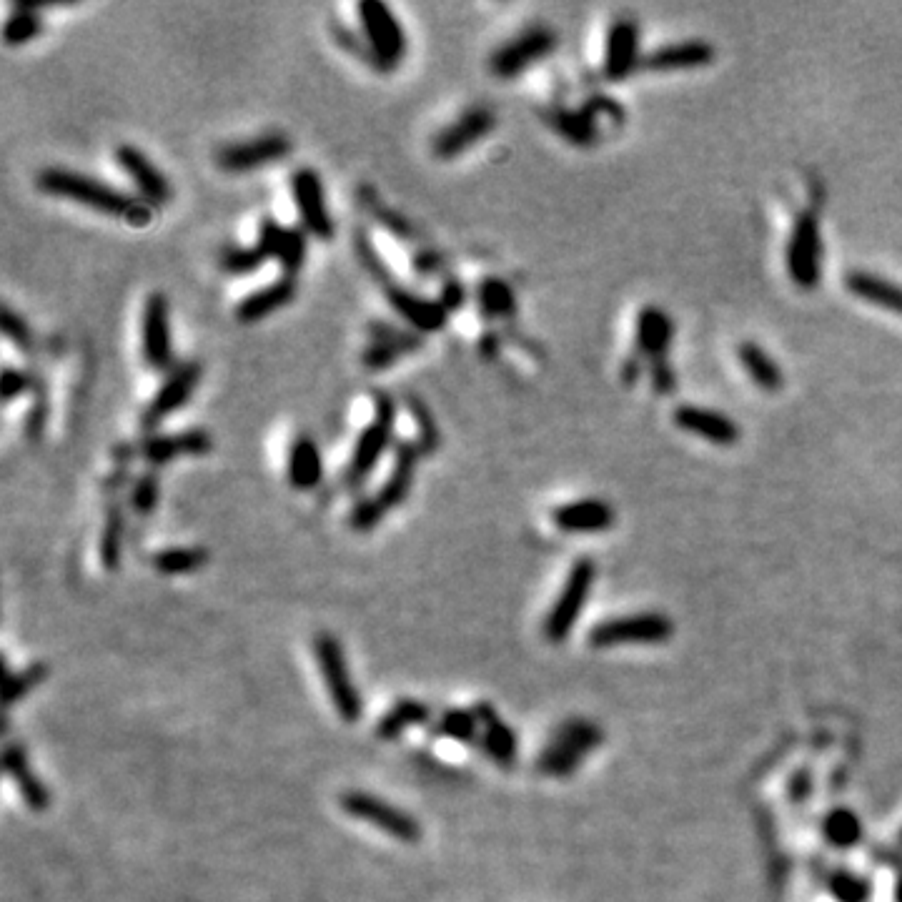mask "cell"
Here are the masks:
<instances>
[{
    "instance_id": "277c9868",
    "label": "cell",
    "mask_w": 902,
    "mask_h": 902,
    "mask_svg": "<svg viewBox=\"0 0 902 902\" xmlns=\"http://www.w3.org/2000/svg\"><path fill=\"white\" fill-rule=\"evenodd\" d=\"M361 31H364V48L369 51L371 63L379 71H394L406 58V31L396 13L381 0H364L359 3Z\"/></svg>"
},
{
    "instance_id": "d590c367",
    "label": "cell",
    "mask_w": 902,
    "mask_h": 902,
    "mask_svg": "<svg viewBox=\"0 0 902 902\" xmlns=\"http://www.w3.org/2000/svg\"><path fill=\"white\" fill-rule=\"evenodd\" d=\"M123 539H126V517H123L121 507H111L106 514V524H103L101 544H98V557H101V567L106 572L121 569Z\"/></svg>"
},
{
    "instance_id": "c3c4849f",
    "label": "cell",
    "mask_w": 902,
    "mask_h": 902,
    "mask_svg": "<svg viewBox=\"0 0 902 902\" xmlns=\"http://www.w3.org/2000/svg\"><path fill=\"white\" fill-rule=\"evenodd\" d=\"M832 890H835V895L840 897L842 902H862L865 900V892H867L865 885H862L857 877H850V875L835 877V882H832Z\"/></svg>"
},
{
    "instance_id": "7402d4cb",
    "label": "cell",
    "mask_w": 902,
    "mask_h": 902,
    "mask_svg": "<svg viewBox=\"0 0 902 902\" xmlns=\"http://www.w3.org/2000/svg\"><path fill=\"white\" fill-rule=\"evenodd\" d=\"M3 770L13 780L16 790L21 792L28 810L46 812L51 807V790L36 775L31 760H28V750L21 742H8L6 745V750H3Z\"/></svg>"
},
{
    "instance_id": "f6af8a7d",
    "label": "cell",
    "mask_w": 902,
    "mask_h": 902,
    "mask_svg": "<svg viewBox=\"0 0 902 902\" xmlns=\"http://www.w3.org/2000/svg\"><path fill=\"white\" fill-rule=\"evenodd\" d=\"M0 329H3V336L11 341L13 346L18 349L28 351L33 346V331L28 326V321L23 319L21 314L11 309V306H3V316H0Z\"/></svg>"
},
{
    "instance_id": "836d02e7",
    "label": "cell",
    "mask_w": 902,
    "mask_h": 902,
    "mask_svg": "<svg viewBox=\"0 0 902 902\" xmlns=\"http://www.w3.org/2000/svg\"><path fill=\"white\" fill-rule=\"evenodd\" d=\"M740 356V364L745 366V371L750 374V379L755 381V386H760L762 391H780L785 384V376H782L780 366L775 364L770 354H767L762 346L745 341V344L737 349Z\"/></svg>"
},
{
    "instance_id": "5b68a950",
    "label": "cell",
    "mask_w": 902,
    "mask_h": 902,
    "mask_svg": "<svg viewBox=\"0 0 902 902\" xmlns=\"http://www.w3.org/2000/svg\"><path fill=\"white\" fill-rule=\"evenodd\" d=\"M341 810L346 812L354 820L366 822L374 830L384 832V835L394 837V840L406 842V845H414L421 840L424 830H421V822L416 820L411 812L401 810V807L391 805L389 800L379 795H371L364 790H349L339 797Z\"/></svg>"
},
{
    "instance_id": "9c48e42d",
    "label": "cell",
    "mask_w": 902,
    "mask_h": 902,
    "mask_svg": "<svg viewBox=\"0 0 902 902\" xmlns=\"http://www.w3.org/2000/svg\"><path fill=\"white\" fill-rule=\"evenodd\" d=\"M554 46H557V36H554L552 28L532 26L492 53L489 71L497 78H504V81L517 78L519 73L529 71L534 63L547 58L554 51Z\"/></svg>"
},
{
    "instance_id": "44dd1931",
    "label": "cell",
    "mask_w": 902,
    "mask_h": 902,
    "mask_svg": "<svg viewBox=\"0 0 902 902\" xmlns=\"http://www.w3.org/2000/svg\"><path fill=\"white\" fill-rule=\"evenodd\" d=\"M472 712L477 715L479 727H482L479 750H482L484 755L494 762V765L509 770V767L517 762V752H519L517 735H514V730L507 725V722H504V717L499 715L497 707H494L492 702H487V700L477 702V705L472 707Z\"/></svg>"
},
{
    "instance_id": "30bf717a",
    "label": "cell",
    "mask_w": 902,
    "mask_h": 902,
    "mask_svg": "<svg viewBox=\"0 0 902 902\" xmlns=\"http://www.w3.org/2000/svg\"><path fill=\"white\" fill-rule=\"evenodd\" d=\"M822 236L820 223L812 213H802L787 244V271L797 289L812 291L822 274Z\"/></svg>"
},
{
    "instance_id": "b9f144b4",
    "label": "cell",
    "mask_w": 902,
    "mask_h": 902,
    "mask_svg": "<svg viewBox=\"0 0 902 902\" xmlns=\"http://www.w3.org/2000/svg\"><path fill=\"white\" fill-rule=\"evenodd\" d=\"M825 835H827V840L837 847L855 845L862 835L860 820H857V817L847 810L832 812L825 822Z\"/></svg>"
},
{
    "instance_id": "ee69618b",
    "label": "cell",
    "mask_w": 902,
    "mask_h": 902,
    "mask_svg": "<svg viewBox=\"0 0 902 902\" xmlns=\"http://www.w3.org/2000/svg\"><path fill=\"white\" fill-rule=\"evenodd\" d=\"M158 497H161V484H158L156 474H143L133 482L131 489V509L141 517L151 514L158 507Z\"/></svg>"
},
{
    "instance_id": "f1b7e54d",
    "label": "cell",
    "mask_w": 902,
    "mask_h": 902,
    "mask_svg": "<svg viewBox=\"0 0 902 902\" xmlns=\"http://www.w3.org/2000/svg\"><path fill=\"white\" fill-rule=\"evenodd\" d=\"M431 722H434V712L426 702L414 700V697H401L376 720L374 735L379 740L391 742L404 732L414 730V727H429Z\"/></svg>"
},
{
    "instance_id": "5bb4252c",
    "label": "cell",
    "mask_w": 902,
    "mask_h": 902,
    "mask_svg": "<svg viewBox=\"0 0 902 902\" xmlns=\"http://www.w3.org/2000/svg\"><path fill=\"white\" fill-rule=\"evenodd\" d=\"M141 351L143 361L153 371H166L173 364L171 306L163 294H151L141 311Z\"/></svg>"
},
{
    "instance_id": "d4e9b609",
    "label": "cell",
    "mask_w": 902,
    "mask_h": 902,
    "mask_svg": "<svg viewBox=\"0 0 902 902\" xmlns=\"http://www.w3.org/2000/svg\"><path fill=\"white\" fill-rule=\"evenodd\" d=\"M639 63V28L629 18H619L607 36L604 51V76L609 81H622Z\"/></svg>"
},
{
    "instance_id": "4fadbf2b",
    "label": "cell",
    "mask_w": 902,
    "mask_h": 902,
    "mask_svg": "<svg viewBox=\"0 0 902 902\" xmlns=\"http://www.w3.org/2000/svg\"><path fill=\"white\" fill-rule=\"evenodd\" d=\"M672 634V624L662 614H632V617L609 619L589 632L592 647H619V644H657Z\"/></svg>"
},
{
    "instance_id": "484cf974",
    "label": "cell",
    "mask_w": 902,
    "mask_h": 902,
    "mask_svg": "<svg viewBox=\"0 0 902 902\" xmlns=\"http://www.w3.org/2000/svg\"><path fill=\"white\" fill-rule=\"evenodd\" d=\"M552 522L557 529L572 534L604 532L614 524V509L602 499H579L554 509Z\"/></svg>"
},
{
    "instance_id": "6da1fadb",
    "label": "cell",
    "mask_w": 902,
    "mask_h": 902,
    "mask_svg": "<svg viewBox=\"0 0 902 902\" xmlns=\"http://www.w3.org/2000/svg\"><path fill=\"white\" fill-rule=\"evenodd\" d=\"M38 188L48 196L66 198V201L91 208L103 216L118 218L131 226H148L153 221V206L141 196H133L111 183L98 181L88 173L71 171V168H43L38 173Z\"/></svg>"
},
{
    "instance_id": "f35d334b",
    "label": "cell",
    "mask_w": 902,
    "mask_h": 902,
    "mask_svg": "<svg viewBox=\"0 0 902 902\" xmlns=\"http://www.w3.org/2000/svg\"><path fill=\"white\" fill-rule=\"evenodd\" d=\"M43 31V18L38 16V6H16L11 18L3 26V38L8 46H26Z\"/></svg>"
},
{
    "instance_id": "1f68e13d",
    "label": "cell",
    "mask_w": 902,
    "mask_h": 902,
    "mask_svg": "<svg viewBox=\"0 0 902 902\" xmlns=\"http://www.w3.org/2000/svg\"><path fill=\"white\" fill-rule=\"evenodd\" d=\"M429 737L431 740H451L457 745H477L479 737H482V727H479L477 715L472 710H462V707H446L439 717L429 725Z\"/></svg>"
},
{
    "instance_id": "d6986e66",
    "label": "cell",
    "mask_w": 902,
    "mask_h": 902,
    "mask_svg": "<svg viewBox=\"0 0 902 902\" xmlns=\"http://www.w3.org/2000/svg\"><path fill=\"white\" fill-rule=\"evenodd\" d=\"M386 301L396 311V316L404 319L416 334H436L449 321V311L441 306L439 299L419 296L414 291L404 289V286H386Z\"/></svg>"
},
{
    "instance_id": "74e56055",
    "label": "cell",
    "mask_w": 902,
    "mask_h": 902,
    "mask_svg": "<svg viewBox=\"0 0 902 902\" xmlns=\"http://www.w3.org/2000/svg\"><path fill=\"white\" fill-rule=\"evenodd\" d=\"M477 301L489 319H504L517 311V296L504 279H484L477 289Z\"/></svg>"
},
{
    "instance_id": "9a60e30c",
    "label": "cell",
    "mask_w": 902,
    "mask_h": 902,
    "mask_svg": "<svg viewBox=\"0 0 902 902\" xmlns=\"http://www.w3.org/2000/svg\"><path fill=\"white\" fill-rule=\"evenodd\" d=\"M201 364L198 361H183L176 369L168 374V379L163 381L161 389L153 394V399L148 401V406L143 409V429H156L163 419H168L171 414H176L178 409L188 404V399L196 391L198 381H201Z\"/></svg>"
},
{
    "instance_id": "2e32d148",
    "label": "cell",
    "mask_w": 902,
    "mask_h": 902,
    "mask_svg": "<svg viewBox=\"0 0 902 902\" xmlns=\"http://www.w3.org/2000/svg\"><path fill=\"white\" fill-rule=\"evenodd\" d=\"M424 346L421 336L416 331L399 329L394 324H384V321H371L369 324V346L364 349V366L371 371H386L394 364H399V359L414 354Z\"/></svg>"
},
{
    "instance_id": "7c38bea8",
    "label": "cell",
    "mask_w": 902,
    "mask_h": 902,
    "mask_svg": "<svg viewBox=\"0 0 902 902\" xmlns=\"http://www.w3.org/2000/svg\"><path fill=\"white\" fill-rule=\"evenodd\" d=\"M291 196L306 234L316 236L319 241L334 239V218L326 203L324 181L314 168H296L291 173Z\"/></svg>"
},
{
    "instance_id": "cb8c5ba5",
    "label": "cell",
    "mask_w": 902,
    "mask_h": 902,
    "mask_svg": "<svg viewBox=\"0 0 902 902\" xmlns=\"http://www.w3.org/2000/svg\"><path fill=\"white\" fill-rule=\"evenodd\" d=\"M213 446L211 434L203 429L178 431V434L151 436L141 446V454L148 464H171L178 457H203Z\"/></svg>"
},
{
    "instance_id": "8992f818",
    "label": "cell",
    "mask_w": 902,
    "mask_h": 902,
    "mask_svg": "<svg viewBox=\"0 0 902 902\" xmlns=\"http://www.w3.org/2000/svg\"><path fill=\"white\" fill-rule=\"evenodd\" d=\"M602 740V732L587 720H567L552 732L549 745L539 752L537 770L547 777H567Z\"/></svg>"
},
{
    "instance_id": "7a4b0ae2",
    "label": "cell",
    "mask_w": 902,
    "mask_h": 902,
    "mask_svg": "<svg viewBox=\"0 0 902 902\" xmlns=\"http://www.w3.org/2000/svg\"><path fill=\"white\" fill-rule=\"evenodd\" d=\"M311 649H314L316 667H319L321 677H324L334 712L341 720L349 722V725L359 722L364 717V697H361L359 687L354 685L349 662H346L344 644L331 632H316Z\"/></svg>"
},
{
    "instance_id": "7dc6e473",
    "label": "cell",
    "mask_w": 902,
    "mask_h": 902,
    "mask_svg": "<svg viewBox=\"0 0 902 902\" xmlns=\"http://www.w3.org/2000/svg\"><path fill=\"white\" fill-rule=\"evenodd\" d=\"M33 386V379L21 369H13V366H6L3 371V379H0V396H3V404H13L18 396L28 394Z\"/></svg>"
},
{
    "instance_id": "4dcf8cb0",
    "label": "cell",
    "mask_w": 902,
    "mask_h": 902,
    "mask_svg": "<svg viewBox=\"0 0 902 902\" xmlns=\"http://www.w3.org/2000/svg\"><path fill=\"white\" fill-rule=\"evenodd\" d=\"M845 286L857 299H865L867 304H875L880 309L902 316V286L892 284L890 279L867 274V271H850L845 279Z\"/></svg>"
},
{
    "instance_id": "ba28073f",
    "label": "cell",
    "mask_w": 902,
    "mask_h": 902,
    "mask_svg": "<svg viewBox=\"0 0 902 902\" xmlns=\"http://www.w3.org/2000/svg\"><path fill=\"white\" fill-rule=\"evenodd\" d=\"M291 138L286 133L271 131L249 141L226 143L216 151V166L226 173H251L274 166L291 153Z\"/></svg>"
},
{
    "instance_id": "4316f807",
    "label": "cell",
    "mask_w": 902,
    "mask_h": 902,
    "mask_svg": "<svg viewBox=\"0 0 902 902\" xmlns=\"http://www.w3.org/2000/svg\"><path fill=\"white\" fill-rule=\"evenodd\" d=\"M296 294H299L296 279H291V276H281V279H276L274 284H269V286H264V289L254 291V294L244 296V299L236 304L234 314L241 324H259V321H264L266 316L286 309V306L296 299Z\"/></svg>"
},
{
    "instance_id": "ab89813d",
    "label": "cell",
    "mask_w": 902,
    "mask_h": 902,
    "mask_svg": "<svg viewBox=\"0 0 902 902\" xmlns=\"http://www.w3.org/2000/svg\"><path fill=\"white\" fill-rule=\"evenodd\" d=\"M266 254L259 246H226L221 251V269L231 276H249L266 264Z\"/></svg>"
},
{
    "instance_id": "e0dca14e",
    "label": "cell",
    "mask_w": 902,
    "mask_h": 902,
    "mask_svg": "<svg viewBox=\"0 0 902 902\" xmlns=\"http://www.w3.org/2000/svg\"><path fill=\"white\" fill-rule=\"evenodd\" d=\"M113 156H116L118 168L131 178V183L136 186L138 196H141L143 201L151 203L153 208L166 206V203L171 201L173 196L171 181H168L166 173H163L141 148L123 143V146L116 148Z\"/></svg>"
},
{
    "instance_id": "681fc988",
    "label": "cell",
    "mask_w": 902,
    "mask_h": 902,
    "mask_svg": "<svg viewBox=\"0 0 902 902\" xmlns=\"http://www.w3.org/2000/svg\"><path fill=\"white\" fill-rule=\"evenodd\" d=\"M439 301H441V306H444V309L449 311V314H454V311L462 309V306L467 304V289H464V286L459 284V281L449 279L444 286H441Z\"/></svg>"
},
{
    "instance_id": "8fae6325",
    "label": "cell",
    "mask_w": 902,
    "mask_h": 902,
    "mask_svg": "<svg viewBox=\"0 0 902 902\" xmlns=\"http://www.w3.org/2000/svg\"><path fill=\"white\" fill-rule=\"evenodd\" d=\"M497 126V116L489 106H472L464 113H459L446 128H441L431 141V153L439 161H451V158L462 156L472 151L479 141L489 136Z\"/></svg>"
},
{
    "instance_id": "f546056e",
    "label": "cell",
    "mask_w": 902,
    "mask_h": 902,
    "mask_svg": "<svg viewBox=\"0 0 902 902\" xmlns=\"http://www.w3.org/2000/svg\"><path fill=\"white\" fill-rule=\"evenodd\" d=\"M715 61V48L705 41H685L657 48L644 58L649 71H690V68L710 66Z\"/></svg>"
},
{
    "instance_id": "60d3db41",
    "label": "cell",
    "mask_w": 902,
    "mask_h": 902,
    "mask_svg": "<svg viewBox=\"0 0 902 902\" xmlns=\"http://www.w3.org/2000/svg\"><path fill=\"white\" fill-rule=\"evenodd\" d=\"M409 414L411 419H414L416 434H419V441H416V444H419L421 454H431L441 441V431L439 424L434 421V414H431L429 406H426L424 399H419V396H409Z\"/></svg>"
},
{
    "instance_id": "83f0119b",
    "label": "cell",
    "mask_w": 902,
    "mask_h": 902,
    "mask_svg": "<svg viewBox=\"0 0 902 902\" xmlns=\"http://www.w3.org/2000/svg\"><path fill=\"white\" fill-rule=\"evenodd\" d=\"M286 477H289L291 489L296 492H311L324 479V459L321 449L309 434H299L289 449V462H286Z\"/></svg>"
},
{
    "instance_id": "603a6c76",
    "label": "cell",
    "mask_w": 902,
    "mask_h": 902,
    "mask_svg": "<svg viewBox=\"0 0 902 902\" xmlns=\"http://www.w3.org/2000/svg\"><path fill=\"white\" fill-rule=\"evenodd\" d=\"M672 419L680 429L702 436V439L712 441V444L732 446L740 439V426L730 416L720 414L715 409H705V406H677Z\"/></svg>"
},
{
    "instance_id": "7bdbcfd3",
    "label": "cell",
    "mask_w": 902,
    "mask_h": 902,
    "mask_svg": "<svg viewBox=\"0 0 902 902\" xmlns=\"http://www.w3.org/2000/svg\"><path fill=\"white\" fill-rule=\"evenodd\" d=\"M354 249H356V256H359L361 266H364V269L369 271V274L374 276V279L379 281V284H384V289H386V286L391 284L389 266L384 264V259H381V256H379V251L374 249V244H371V239H369V234H366V231H356Z\"/></svg>"
},
{
    "instance_id": "bcb514c9",
    "label": "cell",
    "mask_w": 902,
    "mask_h": 902,
    "mask_svg": "<svg viewBox=\"0 0 902 902\" xmlns=\"http://www.w3.org/2000/svg\"><path fill=\"white\" fill-rule=\"evenodd\" d=\"M381 519H384V514L379 512V507L374 504V499L364 497V499H356L354 507H351L349 527L354 529V532L366 534V532H371V529L379 527Z\"/></svg>"
},
{
    "instance_id": "d6a6232c",
    "label": "cell",
    "mask_w": 902,
    "mask_h": 902,
    "mask_svg": "<svg viewBox=\"0 0 902 902\" xmlns=\"http://www.w3.org/2000/svg\"><path fill=\"white\" fill-rule=\"evenodd\" d=\"M672 331L674 326L667 311L657 309V306H647L637 319L639 349L652 356H664L669 349V341H672Z\"/></svg>"
},
{
    "instance_id": "ac0fdd59",
    "label": "cell",
    "mask_w": 902,
    "mask_h": 902,
    "mask_svg": "<svg viewBox=\"0 0 902 902\" xmlns=\"http://www.w3.org/2000/svg\"><path fill=\"white\" fill-rule=\"evenodd\" d=\"M261 251L266 254V259L276 261L284 271V276L296 279L301 269H304L306 259V231L291 229V226H281L274 218H264L259 229V241H256Z\"/></svg>"
},
{
    "instance_id": "52a82bcc",
    "label": "cell",
    "mask_w": 902,
    "mask_h": 902,
    "mask_svg": "<svg viewBox=\"0 0 902 902\" xmlns=\"http://www.w3.org/2000/svg\"><path fill=\"white\" fill-rule=\"evenodd\" d=\"M594 574H597V569H594L592 559L587 557L577 559L574 567L569 569L567 582H564L557 602L552 604L547 619H544V637H547L549 642L559 644L569 637V632H572L574 624H577L579 614H582L584 604H587L589 592H592Z\"/></svg>"
},
{
    "instance_id": "e575fe53",
    "label": "cell",
    "mask_w": 902,
    "mask_h": 902,
    "mask_svg": "<svg viewBox=\"0 0 902 902\" xmlns=\"http://www.w3.org/2000/svg\"><path fill=\"white\" fill-rule=\"evenodd\" d=\"M208 564V549L203 547H168L151 557V567L166 577L193 574Z\"/></svg>"
},
{
    "instance_id": "3957f363",
    "label": "cell",
    "mask_w": 902,
    "mask_h": 902,
    "mask_svg": "<svg viewBox=\"0 0 902 902\" xmlns=\"http://www.w3.org/2000/svg\"><path fill=\"white\" fill-rule=\"evenodd\" d=\"M394 424H396V404L386 391L374 394V416L369 424L361 429L354 449H351L349 464L344 472V484L349 492H359L361 484L369 479L376 464L386 454V449L394 441Z\"/></svg>"
},
{
    "instance_id": "f907efd6",
    "label": "cell",
    "mask_w": 902,
    "mask_h": 902,
    "mask_svg": "<svg viewBox=\"0 0 902 902\" xmlns=\"http://www.w3.org/2000/svg\"><path fill=\"white\" fill-rule=\"evenodd\" d=\"M900 902H902V882H900Z\"/></svg>"
},
{
    "instance_id": "ffe728a7",
    "label": "cell",
    "mask_w": 902,
    "mask_h": 902,
    "mask_svg": "<svg viewBox=\"0 0 902 902\" xmlns=\"http://www.w3.org/2000/svg\"><path fill=\"white\" fill-rule=\"evenodd\" d=\"M421 449L414 441H401L394 451V464H391V472L386 477V482L381 484L379 492L374 494V504L379 507V512L389 514L394 509H399L401 504L409 497L411 487H414L416 479V467H419Z\"/></svg>"
},
{
    "instance_id": "8d00e7d4",
    "label": "cell",
    "mask_w": 902,
    "mask_h": 902,
    "mask_svg": "<svg viewBox=\"0 0 902 902\" xmlns=\"http://www.w3.org/2000/svg\"><path fill=\"white\" fill-rule=\"evenodd\" d=\"M51 667L46 662H31L28 667L11 672L6 667V680H3V705L13 707L16 702H21L23 697L31 695L36 687H41L48 680Z\"/></svg>"
}]
</instances>
